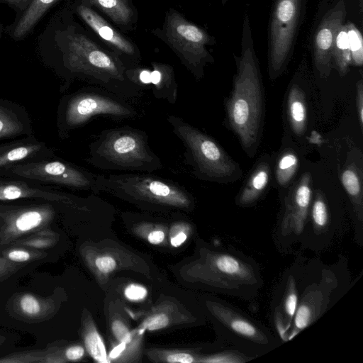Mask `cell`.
I'll return each instance as SVG.
<instances>
[{"label": "cell", "mask_w": 363, "mask_h": 363, "mask_svg": "<svg viewBox=\"0 0 363 363\" xmlns=\"http://www.w3.org/2000/svg\"><path fill=\"white\" fill-rule=\"evenodd\" d=\"M61 52L64 67L72 77L126 100L141 95L143 89L128 79L121 58L77 23L64 30Z\"/></svg>", "instance_id": "cell-1"}, {"label": "cell", "mask_w": 363, "mask_h": 363, "mask_svg": "<svg viewBox=\"0 0 363 363\" xmlns=\"http://www.w3.org/2000/svg\"><path fill=\"white\" fill-rule=\"evenodd\" d=\"M237 72L226 103L228 123L250 155L258 143L263 117L260 70L254 48L250 18L242 23L240 55H234Z\"/></svg>", "instance_id": "cell-2"}, {"label": "cell", "mask_w": 363, "mask_h": 363, "mask_svg": "<svg viewBox=\"0 0 363 363\" xmlns=\"http://www.w3.org/2000/svg\"><path fill=\"white\" fill-rule=\"evenodd\" d=\"M351 286V276L343 256L333 264H325L320 259L306 262L289 341L318 321Z\"/></svg>", "instance_id": "cell-3"}, {"label": "cell", "mask_w": 363, "mask_h": 363, "mask_svg": "<svg viewBox=\"0 0 363 363\" xmlns=\"http://www.w3.org/2000/svg\"><path fill=\"white\" fill-rule=\"evenodd\" d=\"M89 148L88 162L101 169L151 173L163 167L147 133L130 126L103 130Z\"/></svg>", "instance_id": "cell-4"}, {"label": "cell", "mask_w": 363, "mask_h": 363, "mask_svg": "<svg viewBox=\"0 0 363 363\" xmlns=\"http://www.w3.org/2000/svg\"><path fill=\"white\" fill-rule=\"evenodd\" d=\"M103 192L153 208L191 209L194 198L184 186L148 172L102 174Z\"/></svg>", "instance_id": "cell-5"}, {"label": "cell", "mask_w": 363, "mask_h": 363, "mask_svg": "<svg viewBox=\"0 0 363 363\" xmlns=\"http://www.w3.org/2000/svg\"><path fill=\"white\" fill-rule=\"evenodd\" d=\"M223 343L255 359L272 352L281 342L264 325L223 300L206 301Z\"/></svg>", "instance_id": "cell-6"}, {"label": "cell", "mask_w": 363, "mask_h": 363, "mask_svg": "<svg viewBox=\"0 0 363 363\" xmlns=\"http://www.w3.org/2000/svg\"><path fill=\"white\" fill-rule=\"evenodd\" d=\"M150 33L165 43L198 80L203 78L206 65L214 62L207 46L216 43L215 37L174 8L166 11L162 26Z\"/></svg>", "instance_id": "cell-7"}, {"label": "cell", "mask_w": 363, "mask_h": 363, "mask_svg": "<svg viewBox=\"0 0 363 363\" xmlns=\"http://www.w3.org/2000/svg\"><path fill=\"white\" fill-rule=\"evenodd\" d=\"M167 121L184 147L185 163L199 179L225 182L238 173V165L210 136L176 115Z\"/></svg>", "instance_id": "cell-8"}, {"label": "cell", "mask_w": 363, "mask_h": 363, "mask_svg": "<svg viewBox=\"0 0 363 363\" xmlns=\"http://www.w3.org/2000/svg\"><path fill=\"white\" fill-rule=\"evenodd\" d=\"M304 11V0H275L268 37V67L271 79L284 70L294 49Z\"/></svg>", "instance_id": "cell-9"}, {"label": "cell", "mask_w": 363, "mask_h": 363, "mask_svg": "<svg viewBox=\"0 0 363 363\" xmlns=\"http://www.w3.org/2000/svg\"><path fill=\"white\" fill-rule=\"evenodd\" d=\"M138 114L128 100L104 89L91 85L71 96L67 101L64 122L67 128H75L96 116L115 118H133Z\"/></svg>", "instance_id": "cell-10"}, {"label": "cell", "mask_w": 363, "mask_h": 363, "mask_svg": "<svg viewBox=\"0 0 363 363\" xmlns=\"http://www.w3.org/2000/svg\"><path fill=\"white\" fill-rule=\"evenodd\" d=\"M312 201L311 177L303 174L284 200L272 238L279 252L289 253L301 242Z\"/></svg>", "instance_id": "cell-11"}, {"label": "cell", "mask_w": 363, "mask_h": 363, "mask_svg": "<svg viewBox=\"0 0 363 363\" xmlns=\"http://www.w3.org/2000/svg\"><path fill=\"white\" fill-rule=\"evenodd\" d=\"M72 10L87 29L121 58L127 69L140 65L142 56L137 44L98 11L82 0H77Z\"/></svg>", "instance_id": "cell-12"}, {"label": "cell", "mask_w": 363, "mask_h": 363, "mask_svg": "<svg viewBox=\"0 0 363 363\" xmlns=\"http://www.w3.org/2000/svg\"><path fill=\"white\" fill-rule=\"evenodd\" d=\"M12 172L19 176L55 183L73 189L103 192L102 174H95L70 164L53 161L16 166Z\"/></svg>", "instance_id": "cell-13"}, {"label": "cell", "mask_w": 363, "mask_h": 363, "mask_svg": "<svg viewBox=\"0 0 363 363\" xmlns=\"http://www.w3.org/2000/svg\"><path fill=\"white\" fill-rule=\"evenodd\" d=\"M306 261L297 259L284 273L273 294L271 313L272 322L281 342H289L299 299V285Z\"/></svg>", "instance_id": "cell-14"}, {"label": "cell", "mask_w": 363, "mask_h": 363, "mask_svg": "<svg viewBox=\"0 0 363 363\" xmlns=\"http://www.w3.org/2000/svg\"><path fill=\"white\" fill-rule=\"evenodd\" d=\"M346 5L340 0L321 19L313 41V61L321 77L330 74L333 67L332 52L338 30L344 24Z\"/></svg>", "instance_id": "cell-15"}, {"label": "cell", "mask_w": 363, "mask_h": 363, "mask_svg": "<svg viewBox=\"0 0 363 363\" xmlns=\"http://www.w3.org/2000/svg\"><path fill=\"white\" fill-rule=\"evenodd\" d=\"M124 33L135 30L139 13L133 0H82Z\"/></svg>", "instance_id": "cell-16"}, {"label": "cell", "mask_w": 363, "mask_h": 363, "mask_svg": "<svg viewBox=\"0 0 363 363\" xmlns=\"http://www.w3.org/2000/svg\"><path fill=\"white\" fill-rule=\"evenodd\" d=\"M150 67V84L154 96L175 104L178 96V83L173 67L159 62H152Z\"/></svg>", "instance_id": "cell-17"}, {"label": "cell", "mask_w": 363, "mask_h": 363, "mask_svg": "<svg viewBox=\"0 0 363 363\" xmlns=\"http://www.w3.org/2000/svg\"><path fill=\"white\" fill-rule=\"evenodd\" d=\"M287 113L293 132L303 135L307 127V108L303 92L297 84L292 85L289 93Z\"/></svg>", "instance_id": "cell-18"}, {"label": "cell", "mask_w": 363, "mask_h": 363, "mask_svg": "<svg viewBox=\"0 0 363 363\" xmlns=\"http://www.w3.org/2000/svg\"><path fill=\"white\" fill-rule=\"evenodd\" d=\"M269 180V167L259 164L252 172L237 199L238 205L245 207L253 204L266 189Z\"/></svg>", "instance_id": "cell-19"}, {"label": "cell", "mask_w": 363, "mask_h": 363, "mask_svg": "<svg viewBox=\"0 0 363 363\" xmlns=\"http://www.w3.org/2000/svg\"><path fill=\"white\" fill-rule=\"evenodd\" d=\"M333 67L340 75L347 74L351 64L350 50L345 24L338 30L332 52Z\"/></svg>", "instance_id": "cell-20"}, {"label": "cell", "mask_w": 363, "mask_h": 363, "mask_svg": "<svg viewBox=\"0 0 363 363\" xmlns=\"http://www.w3.org/2000/svg\"><path fill=\"white\" fill-rule=\"evenodd\" d=\"M48 196L54 199L65 200L67 198L62 196L40 191L30 189L22 184L0 182V200H13L27 196Z\"/></svg>", "instance_id": "cell-21"}, {"label": "cell", "mask_w": 363, "mask_h": 363, "mask_svg": "<svg viewBox=\"0 0 363 363\" xmlns=\"http://www.w3.org/2000/svg\"><path fill=\"white\" fill-rule=\"evenodd\" d=\"M57 0H34L19 21L14 30V35H24L41 17L46 9Z\"/></svg>", "instance_id": "cell-22"}, {"label": "cell", "mask_w": 363, "mask_h": 363, "mask_svg": "<svg viewBox=\"0 0 363 363\" xmlns=\"http://www.w3.org/2000/svg\"><path fill=\"white\" fill-rule=\"evenodd\" d=\"M298 165V157L293 151H286L280 156L276 167V178L279 185L285 186L289 184Z\"/></svg>", "instance_id": "cell-23"}, {"label": "cell", "mask_w": 363, "mask_h": 363, "mask_svg": "<svg viewBox=\"0 0 363 363\" xmlns=\"http://www.w3.org/2000/svg\"><path fill=\"white\" fill-rule=\"evenodd\" d=\"M349 40L351 64L362 66L363 63V40L360 30L352 23H345Z\"/></svg>", "instance_id": "cell-24"}, {"label": "cell", "mask_w": 363, "mask_h": 363, "mask_svg": "<svg viewBox=\"0 0 363 363\" xmlns=\"http://www.w3.org/2000/svg\"><path fill=\"white\" fill-rule=\"evenodd\" d=\"M84 344L88 353L95 361L102 363L109 362L104 341L95 328L86 334Z\"/></svg>", "instance_id": "cell-25"}, {"label": "cell", "mask_w": 363, "mask_h": 363, "mask_svg": "<svg viewBox=\"0 0 363 363\" xmlns=\"http://www.w3.org/2000/svg\"><path fill=\"white\" fill-rule=\"evenodd\" d=\"M44 210L33 209L21 213L14 220L16 230L26 232L40 225L46 217Z\"/></svg>", "instance_id": "cell-26"}, {"label": "cell", "mask_w": 363, "mask_h": 363, "mask_svg": "<svg viewBox=\"0 0 363 363\" xmlns=\"http://www.w3.org/2000/svg\"><path fill=\"white\" fill-rule=\"evenodd\" d=\"M40 145H27L14 147L0 155V167L21 160L39 150Z\"/></svg>", "instance_id": "cell-27"}, {"label": "cell", "mask_w": 363, "mask_h": 363, "mask_svg": "<svg viewBox=\"0 0 363 363\" xmlns=\"http://www.w3.org/2000/svg\"><path fill=\"white\" fill-rule=\"evenodd\" d=\"M22 125L11 113L0 106V138L20 133Z\"/></svg>", "instance_id": "cell-28"}, {"label": "cell", "mask_w": 363, "mask_h": 363, "mask_svg": "<svg viewBox=\"0 0 363 363\" xmlns=\"http://www.w3.org/2000/svg\"><path fill=\"white\" fill-rule=\"evenodd\" d=\"M112 332L119 342L126 345L131 342L133 334L128 327L121 320H116L112 323Z\"/></svg>", "instance_id": "cell-29"}, {"label": "cell", "mask_w": 363, "mask_h": 363, "mask_svg": "<svg viewBox=\"0 0 363 363\" xmlns=\"http://www.w3.org/2000/svg\"><path fill=\"white\" fill-rule=\"evenodd\" d=\"M169 323V318L166 314L158 313L147 318L143 327L148 330H157L165 328Z\"/></svg>", "instance_id": "cell-30"}, {"label": "cell", "mask_w": 363, "mask_h": 363, "mask_svg": "<svg viewBox=\"0 0 363 363\" xmlns=\"http://www.w3.org/2000/svg\"><path fill=\"white\" fill-rule=\"evenodd\" d=\"M20 306L22 311L30 315L38 313L40 310L38 300L30 294L25 295L21 298Z\"/></svg>", "instance_id": "cell-31"}, {"label": "cell", "mask_w": 363, "mask_h": 363, "mask_svg": "<svg viewBox=\"0 0 363 363\" xmlns=\"http://www.w3.org/2000/svg\"><path fill=\"white\" fill-rule=\"evenodd\" d=\"M147 289L141 285L130 284L124 290L125 296L130 301H140L147 296Z\"/></svg>", "instance_id": "cell-32"}, {"label": "cell", "mask_w": 363, "mask_h": 363, "mask_svg": "<svg viewBox=\"0 0 363 363\" xmlns=\"http://www.w3.org/2000/svg\"><path fill=\"white\" fill-rule=\"evenodd\" d=\"M97 269L102 273L108 274L114 270L116 266L115 259L110 256L98 257L95 261Z\"/></svg>", "instance_id": "cell-33"}, {"label": "cell", "mask_w": 363, "mask_h": 363, "mask_svg": "<svg viewBox=\"0 0 363 363\" xmlns=\"http://www.w3.org/2000/svg\"><path fill=\"white\" fill-rule=\"evenodd\" d=\"M166 360L171 363H191L195 361L191 354L184 352L171 353L167 355Z\"/></svg>", "instance_id": "cell-34"}, {"label": "cell", "mask_w": 363, "mask_h": 363, "mask_svg": "<svg viewBox=\"0 0 363 363\" xmlns=\"http://www.w3.org/2000/svg\"><path fill=\"white\" fill-rule=\"evenodd\" d=\"M357 109L361 127L363 125V85L360 80L357 88Z\"/></svg>", "instance_id": "cell-35"}, {"label": "cell", "mask_w": 363, "mask_h": 363, "mask_svg": "<svg viewBox=\"0 0 363 363\" xmlns=\"http://www.w3.org/2000/svg\"><path fill=\"white\" fill-rule=\"evenodd\" d=\"M84 354V349L80 345L69 347L65 352L66 357L72 361L80 359Z\"/></svg>", "instance_id": "cell-36"}, {"label": "cell", "mask_w": 363, "mask_h": 363, "mask_svg": "<svg viewBox=\"0 0 363 363\" xmlns=\"http://www.w3.org/2000/svg\"><path fill=\"white\" fill-rule=\"evenodd\" d=\"M10 259L16 262H24L30 258V254L23 250H13L9 253Z\"/></svg>", "instance_id": "cell-37"}, {"label": "cell", "mask_w": 363, "mask_h": 363, "mask_svg": "<svg viewBox=\"0 0 363 363\" xmlns=\"http://www.w3.org/2000/svg\"><path fill=\"white\" fill-rule=\"evenodd\" d=\"M164 239V233L162 230H154L149 233L147 240L152 245H158Z\"/></svg>", "instance_id": "cell-38"}, {"label": "cell", "mask_w": 363, "mask_h": 363, "mask_svg": "<svg viewBox=\"0 0 363 363\" xmlns=\"http://www.w3.org/2000/svg\"><path fill=\"white\" fill-rule=\"evenodd\" d=\"M186 240V235L184 233H180L171 239V244L174 247L180 246Z\"/></svg>", "instance_id": "cell-39"}, {"label": "cell", "mask_w": 363, "mask_h": 363, "mask_svg": "<svg viewBox=\"0 0 363 363\" xmlns=\"http://www.w3.org/2000/svg\"><path fill=\"white\" fill-rule=\"evenodd\" d=\"M126 344L120 342V344L114 347L110 353V358L114 359L118 357L121 353L125 350Z\"/></svg>", "instance_id": "cell-40"}, {"label": "cell", "mask_w": 363, "mask_h": 363, "mask_svg": "<svg viewBox=\"0 0 363 363\" xmlns=\"http://www.w3.org/2000/svg\"><path fill=\"white\" fill-rule=\"evenodd\" d=\"M228 0H221L223 4H225Z\"/></svg>", "instance_id": "cell-41"}]
</instances>
